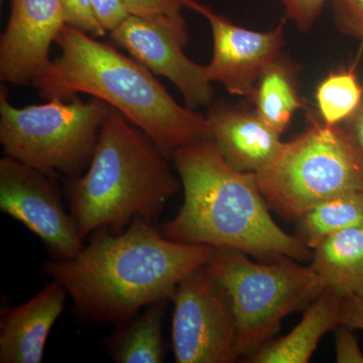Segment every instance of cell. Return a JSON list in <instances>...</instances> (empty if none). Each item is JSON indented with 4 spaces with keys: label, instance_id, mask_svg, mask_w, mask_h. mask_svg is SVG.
<instances>
[{
    "label": "cell",
    "instance_id": "1",
    "mask_svg": "<svg viewBox=\"0 0 363 363\" xmlns=\"http://www.w3.org/2000/svg\"><path fill=\"white\" fill-rule=\"evenodd\" d=\"M214 250L171 240L154 223L138 219L121 233L97 229L75 257L47 260L43 272L64 286L79 316L116 327L152 303L171 300Z\"/></svg>",
    "mask_w": 363,
    "mask_h": 363
},
{
    "label": "cell",
    "instance_id": "2",
    "mask_svg": "<svg viewBox=\"0 0 363 363\" xmlns=\"http://www.w3.org/2000/svg\"><path fill=\"white\" fill-rule=\"evenodd\" d=\"M172 160L184 201L176 216L162 225L167 238L236 250L266 262L311 259V250L272 219L257 175L231 168L212 138L180 147Z\"/></svg>",
    "mask_w": 363,
    "mask_h": 363
},
{
    "label": "cell",
    "instance_id": "3",
    "mask_svg": "<svg viewBox=\"0 0 363 363\" xmlns=\"http://www.w3.org/2000/svg\"><path fill=\"white\" fill-rule=\"evenodd\" d=\"M57 58L33 81L45 99L85 93L104 100L138 126L168 159L182 147L212 138L206 116L182 106L140 62L69 25Z\"/></svg>",
    "mask_w": 363,
    "mask_h": 363
},
{
    "label": "cell",
    "instance_id": "4",
    "mask_svg": "<svg viewBox=\"0 0 363 363\" xmlns=\"http://www.w3.org/2000/svg\"><path fill=\"white\" fill-rule=\"evenodd\" d=\"M168 160L149 136L111 107L89 167L64 185L81 238L100 228L121 233L138 219L155 224L182 188Z\"/></svg>",
    "mask_w": 363,
    "mask_h": 363
},
{
    "label": "cell",
    "instance_id": "5",
    "mask_svg": "<svg viewBox=\"0 0 363 363\" xmlns=\"http://www.w3.org/2000/svg\"><path fill=\"white\" fill-rule=\"evenodd\" d=\"M111 106L93 97H52L16 108L4 83L0 92V143L6 156L55 178L82 175L89 167Z\"/></svg>",
    "mask_w": 363,
    "mask_h": 363
},
{
    "label": "cell",
    "instance_id": "6",
    "mask_svg": "<svg viewBox=\"0 0 363 363\" xmlns=\"http://www.w3.org/2000/svg\"><path fill=\"white\" fill-rule=\"evenodd\" d=\"M294 260L281 257L259 264L245 253L215 248L207 262L230 298L240 357L269 343L288 315L305 310L325 290L311 267Z\"/></svg>",
    "mask_w": 363,
    "mask_h": 363
},
{
    "label": "cell",
    "instance_id": "7",
    "mask_svg": "<svg viewBox=\"0 0 363 363\" xmlns=\"http://www.w3.org/2000/svg\"><path fill=\"white\" fill-rule=\"evenodd\" d=\"M310 119V128L255 174L267 205L289 221L333 196L363 190V162L343 126Z\"/></svg>",
    "mask_w": 363,
    "mask_h": 363
},
{
    "label": "cell",
    "instance_id": "8",
    "mask_svg": "<svg viewBox=\"0 0 363 363\" xmlns=\"http://www.w3.org/2000/svg\"><path fill=\"white\" fill-rule=\"evenodd\" d=\"M172 346L177 363H233L240 359L238 323L230 298L206 264L172 295Z\"/></svg>",
    "mask_w": 363,
    "mask_h": 363
},
{
    "label": "cell",
    "instance_id": "9",
    "mask_svg": "<svg viewBox=\"0 0 363 363\" xmlns=\"http://www.w3.org/2000/svg\"><path fill=\"white\" fill-rule=\"evenodd\" d=\"M58 178L11 157L0 160V210L43 241L52 259H70L85 245L67 212Z\"/></svg>",
    "mask_w": 363,
    "mask_h": 363
},
{
    "label": "cell",
    "instance_id": "10",
    "mask_svg": "<svg viewBox=\"0 0 363 363\" xmlns=\"http://www.w3.org/2000/svg\"><path fill=\"white\" fill-rule=\"evenodd\" d=\"M111 35L155 75L171 81L189 108L211 104L214 92L206 66L196 64L184 52L189 43L186 23L128 16Z\"/></svg>",
    "mask_w": 363,
    "mask_h": 363
},
{
    "label": "cell",
    "instance_id": "11",
    "mask_svg": "<svg viewBox=\"0 0 363 363\" xmlns=\"http://www.w3.org/2000/svg\"><path fill=\"white\" fill-rule=\"evenodd\" d=\"M182 2L201 14L211 28L213 56L206 65L210 82L223 85L229 94L250 97L262 72L283 54L286 21L272 30L257 32L235 25L197 0Z\"/></svg>",
    "mask_w": 363,
    "mask_h": 363
},
{
    "label": "cell",
    "instance_id": "12",
    "mask_svg": "<svg viewBox=\"0 0 363 363\" xmlns=\"http://www.w3.org/2000/svg\"><path fill=\"white\" fill-rule=\"evenodd\" d=\"M66 25L62 0H11L0 39L1 82L32 84L51 62V45Z\"/></svg>",
    "mask_w": 363,
    "mask_h": 363
},
{
    "label": "cell",
    "instance_id": "13",
    "mask_svg": "<svg viewBox=\"0 0 363 363\" xmlns=\"http://www.w3.org/2000/svg\"><path fill=\"white\" fill-rule=\"evenodd\" d=\"M212 140L231 168L259 174L276 161L286 142L255 111L219 101L208 111Z\"/></svg>",
    "mask_w": 363,
    "mask_h": 363
},
{
    "label": "cell",
    "instance_id": "14",
    "mask_svg": "<svg viewBox=\"0 0 363 363\" xmlns=\"http://www.w3.org/2000/svg\"><path fill=\"white\" fill-rule=\"evenodd\" d=\"M64 286L51 279L28 302L2 307L0 363H40L50 332L68 298Z\"/></svg>",
    "mask_w": 363,
    "mask_h": 363
},
{
    "label": "cell",
    "instance_id": "15",
    "mask_svg": "<svg viewBox=\"0 0 363 363\" xmlns=\"http://www.w3.org/2000/svg\"><path fill=\"white\" fill-rule=\"evenodd\" d=\"M342 317V298L325 289L305 309L290 333L269 341L248 357L253 363H307L327 332L337 328Z\"/></svg>",
    "mask_w": 363,
    "mask_h": 363
},
{
    "label": "cell",
    "instance_id": "16",
    "mask_svg": "<svg viewBox=\"0 0 363 363\" xmlns=\"http://www.w3.org/2000/svg\"><path fill=\"white\" fill-rule=\"evenodd\" d=\"M313 250L311 269L325 289L341 298L363 292V227L332 234Z\"/></svg>",
    "mask_w": 363,
    "mask_h": 363
},
{
    "label": "cell",
    "instance_id": "17",
    "mask_svg": "<svg viewBox=\"0 0 363 363\" xmlns=\"http://www.w3.org/2000/svg\"><path fill=\"white\" fill-rule=\"evenodd\" d=\"M298 71L300 67L281 54L262 72L248 97L257 116L281 135L296 112L305 107L298 92Z\"/></svg>",
    "mask_w": 363,
    "mask_h": 363
},
{
    "label": "cell",
    "instance_id": "18",
    "mask_svg": "<svg viewBox=\"0 0 363 363\" xmlns=\"http://www.w3.org/2000/svg\"><path fill=\"white\" fill-rule=\"evenodd\" d=\"M168 298L147 306L125 324L116 326L102 340L111 359L116 363H162L167 348L162 335Z\"/></svg>",
    "mask_w": 363,
    "mask_h": 363
},
{
    "label": "cell",
    "instance_id": "19",
    "mask_svg": "<svg viewBox=\"0 0 363 363\" xmlns=\"http://www.w3.org/2000/svg\"><path fill=\"white\" fill-rule=\"evenodd\" d=\"M296 222L298 238L310 250L332 234L363 227V190L328 198L308 210Z\"/></svg>",
    "mask_w": 363,
    "mask_h": 363
},
{
    "label": "cell",
    "instance_id": "20",
    "mask_svg": "<svg viewBox=\"0 0 363 363\" xmlns=\"http://www.w3.org/2000/svg\"><path fill=\"white\" fill-rule=\"evenodd\" d=\"M363 99V86L355 67L332 71L318 84L315 92L320 121L327 125H340L358 108Z\"/></svg>",
    "mask_w": 363,
    "mask_h": 363
},
{
    "label": "cell",
    "instance_id": "21",
    "mask_svg": "<svg viewBox=\"0 0 363 363\" xmlns=\"http://www.w3.org/2000/svg\"><path fill=\"white\" fill-rule=\"evenodd\" d=\"M130 16L147 20H169L186 23L182 13V0H121Z\"/></svg>",
    "mask_w": 363,
    "mask_h": 363
},
{
    "label": "cell",
    "instance_id": "22",
    "mask_svg": "<svg viewBox=\"0 0 363 363\" xmlns=\"http://www.w3.org/2000/svg\"><path fill=\"white\" fill-rule=\"evenodd\" d=\"M334 21L343 35L363 43V0H332Z\"/></svg>",
    "mask_w": 363,
    "mask_h": 363
},
{
    "label": "cell",
    "instance_id": "23",
    "mask_svg": "<svg viewBox=\"0 0 363 363\" xmlns=\"http://www.w3.org/2000/svg\"><path fill=\"white\" fill-rule=\"evenodd\" d=\"M65 9L67 25L79 28L93 37H104L106 30L100 25L92 0H62Z\"/></svg>",
    "mask_w": 363,
    "mask_h": 363
},
{
    "label": "cell",
    "instance_id": "24",
    "mask_svg": "<svg viewBox=\"0 0 363 363\" xmlns=\"http://www.w3.org/2000/svg\"><path fill=\"white\" fill-rule=\"evenodd\" d=\"M285 7L286 18L292 21L300 32L308 33L321 16L328 0H277ZM332 1V0H331Z\"/></svg>",
    "mask_w": 363,
    "mask_h": 363
},
{
    "label": "cell",
    "instance_id": "25",
    "mask_svg": "<svg viewBox=\"0 0 363 363\" xmlns=\"http://www.w3.org/2000/svg\"><path fill=\"white\" fill-rule=\"evenodd\" d=\"M336 362L338 363H363V353L353 329L339 325L335 334Z\"/></svg>",
    "mask_w": 363,
    "mask_h": 363
},
{
    "label": "cell",
    "instance_id": "26",
    "mask_svg": "<svg viewBox=\"0 0 363 363\" xmlns=\"http://www.w3.org/2000/svg\"><path fill=\"white\" fill-rule=\"evenodd\" d=\"M92 6L98 21L107 33H111L130 16L121 0H92Z\"/></svg>",
    "mask_w": 363,
    "mask_h": 363
},
{
    "label": "cell",
    "instance_id": "27",
    "mask_svg": "<svg viewBox=\"0 0 363 363\" xmlns=\"http://www.w3.org/2000/svg\"><path fill=\"white\" fill-rule=\"evenodd\" d=\"M341 324L353 330H363V292L342 298Z\"/></svg>",
    "mask_w": 363,
    "mask_h": 363
},
{
    "label": "cell",
    "instance_id": "28",
    "mask_svg": "<svg viewBox=\"0 0 363 363\" xmlns=\"http://www.w3.org/2000/svg\"><path fill=\"white\" fill-rule=\"evenodd\" d=\"M341 125L347 133L351 142L357 147L358 154L363 162V99L357 111Z\"/></svg>",
    "mask_w": 363,
    "mask_h": 363
},
{
    "label": "cell",
    "instance_id": "29",
    "mask_svg": "<svg viewBox=\"0 0 363 363\" xmlns=\"http://www.w3.org/2000/svg\"><path fill=\"white\" fill-rule=\"evenodd\" d=\"M0 1H2V0H0Z\"/></svg>",
    "mask_w": 363,
    "mask_h": 363
}]
</instances>
